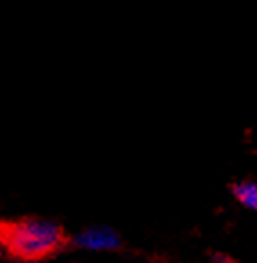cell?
<instances>
[{"label":"cell","instance_id":"3","mask_svg":"<svg viewBox=\"0 0 257 263\" xmlns=\"http://www.w3.org/2000/svg\"><path fill=\"white\" fill-rule=\"evenodd\" d=\"M232 194L241 207L248 211H257V182L241 180L232 185Z\"/></svg>","mask_w":257,"mask_h":263},{"label":"cell","instance_id":"1","mask_svg":"<svg viewBox=\"0 0 257 263\" xmlns=\"http://www.w3.org/2000/svg\"><path fill=\"white\" fill-rule=\"evenodd\" d=\"M62 243V231L56 223L47 220H26L6 231V245L27 259L51 254Z\"/></svg>","mask_w":257,"mask_h":263},{"label":"cell","instance_id":"2","mask_svg":"<svg viewBox=\"0 0 257 263\" xmlns=\"http://www.w3.org/2000/svg\"><path fill=\"white\" fill-rule=\"evenodd\" d=\"M76 243L87 251H112L120 245V238L109 227H91L78 234Z\"/></svg>","mask_w":257,"mask_h":263},{"label":"cell","instance_id":"4","mask_svg":"<svg viewBox=\"0 0 257 263\" xmlns=\"http://www.w3.org/2000/svg\"><path fill=\"white\" fill-rule=\"evenodd\" d=\"M212 261L214 263H232V258L225 252H214L212 254Z\"/></svg>","mask_w":257,"mask_h":263}]
</instances>
